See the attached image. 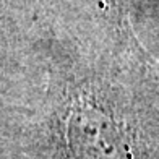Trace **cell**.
<instances>
[{
    "instance_id": "6da1fadb",
    "label": "cell",
    "mask_w": 159,
    "mask_h": 159,
    "mask_svg": "<svg viewBox=\"0 0 159 159\" xmlns=\"http://www.w3.org/2000/svg\"><path fill=\"white\" fill-rule=\"evenodd\" d=\"M68 159H135L132 135L112 109L93 98H75L63 117Z\"/></svg>"
}]
</instances>
